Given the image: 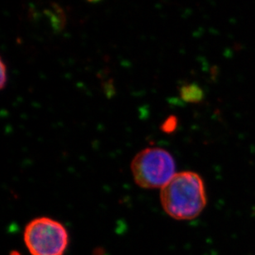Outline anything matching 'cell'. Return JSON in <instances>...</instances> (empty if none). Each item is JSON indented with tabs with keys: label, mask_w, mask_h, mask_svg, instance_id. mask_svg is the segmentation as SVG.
Instances as JSON below:
<instances>
[{
	"label": "cell",
	"mask_w": 255,
	"mask_h": 255,
	"mask_svg": "<svg viewBox=\"0 0 255 255\" xmlns=\"http://www.w3.org/2000/svg\"><path fill=\"white\" fill-rule=\"evenodd\" d=\"M177 124H178L177 118L171 116L169 118H167L166 120L164 121V123L162 124V130L166 133L173 132L177 128Z\"/></svg>",
	"instance_id": "5"
},
{
	"label": "cell",
	"mask_w": 255,
	"mask_h": 255,
	"mask_svg": "<svg viewBox=\"0 0 255 255\" xmlns=\"http://www.w3.org/2000/svg\"><path fill=\"white\" fill-rule=\"evenodd\" d=\"M207 200L202 177L191 171L176 173L160 192L164 212L178 221L198 217L207 206Z\"/></svg>",
	"instance_id": "1"
},
{
	"label": "cell",
	"mask_w": 255,
	"mask_h": 255,
	"mask_svg": "<svg viewBox=\"0 0 255 255\" xmlns=\"http://www.w3.org/2000/svg\"><path fill=\"white\" fill-rule=\"evenodd\" d=\"M23 240L31 255H64L69 245V234L56 220L37 217L25 227Z\"/></svg>",
	"instance_id": "3"
},
{
	"label": "cell",
	"mask_w": 255,
	"mask_h": 255,
	"mask_svg": "<svg viewBox=\"0 0 255 255\" xmlns=\"http://www.w3.org/2000/svg\"><path fill=\"white\" fill-rule=\"evenodd\" d=\"M7 84V68L3 60H1V78H0V88L3 89Z\"/></svg>",
	"instance_id": "6"
},
{
	"label": "cell",
	"mask_w": 255,
	"mask_h": 255,
	"mask_svg": "<svg viewBox=\"0 0 255 255\" xmlns=\"http://www.w3.org/2000/svg\"><path fill=\"white\" fill-rule=\"evenodd\" d=\"M180 95L188 103H199L204 97L202 89L197 85H183L180 89Z\"/></svg>",
	"instance_id": "4"
},
{
	"label": "cell",
	"mask_w": 255,
	"mask_h": 255,
	"mask_svg": "<svg viewBox=\"0 0 255 255\" xmlns=\"http://www.w3.org/2000/svg\"><path fill=\"white\" fill-rule=\"evenodd\" d=\"M130 169L135 183L147 189H161L177 173L172 154L158 147H149L137 153Z\"/></svg>",
	"instance_id": "2"
}]
</instances>
